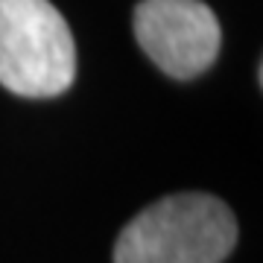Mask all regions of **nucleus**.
<instances>
[{
    "mask_svg": "<svg viewBox=\"0 0 263 263\" xmlns=\"http://www.w3.org/2000/svg\"><path fill=\"white\" fill-rule=\"evenodd\" d=\"M135 38L173 79H193L219 53V21L202 0H141Z\"/></svg>",
    "mask_w": 263,
    "mask_h": 263,
    "instance_id": "nucleus-3",
    "label": "nucleus"
},
{
    "mask_svg": "<svg viewBox=\"0 0 263 263\" xmlns=\"http://www.w3.org/2000/svg\"><path fill=\"white\" fill-rule=\"evenodd\" d=\"M76 76L67 21L50 0H0V85L21 97H56Z\"/></svg>",
    "mask_w": 263,
    "mask_h": 263,
    "instance_id": "nucleus-2",
    "label": "nucleus"
},
{
    "mask_svg": "<svg viewBox=\"0 0 263 263\" xmlns=\"http://www.w3.org/2000/svg\"><path fill=\"white\" fill-rule=\"evenodd\" d=\"M237 243V222L222 199L176 193L143 208L120 231L114 263H222Z\"/></svg>",
    "mask_w": 263,
    "mask_h": 263,
    "instance_id": "nucleus-1",
    "label": "nucleus"
}]
</instances>
